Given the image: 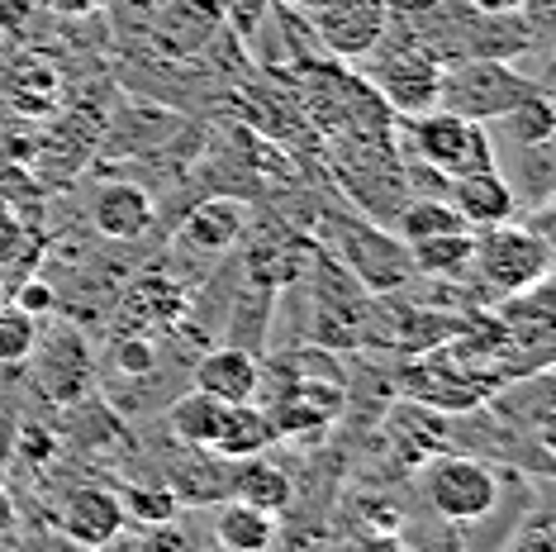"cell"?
<instances>
[{"instance_id": "1", "label": "cell", "mask_w": 556, "mask_h": 552, "mask_svg": "<svg viewBox=\"0 0 556 552\" xmlns=\"http://www.w3.org/2000/svg\"><path fill=\"white\" fill-rule=\"evenodd\" d=\"M533 91H538L533 81H523L500 58H485V53L442 62V77H438V105L476 124H495L504 110H514L518 100Z\"/></svg>"}, {"instance_id": "2", "label": "cell", "mask_w": 556, "mask_h": 552, "mask_svg": "<svg viewBox=\"0 0 556 552\" xmlns=\"http://www.w3.org/2000/svg\"><path fill=\"white\" fill-rule=\"evenodd\" d=\"M409 148L419 153L424 167L442 172L447 181L457 177H476V172H490L495 167V138H490L485 124L476 120H462L452 110H424L414 115L409 124Z\"/></svg>"}, {"instance_id": "3", "label": "cell", "mask_w": 556, "mask_h": 552, "mask_svg": "<svg viewBox=\"0 0 556 552\" xmlns=\"http://www.w3.org/2000/svg\"><path fill=\"white\" fill-rule=\"evenodd\" d=\"M471 267L485 276L490 291L504 296H523L533 286L547 281L552 272V248L547 238L533 229H518V224H495V229H476V253Z\"/></svg>"}, {"instance_id": "4", "label": "cell", "mask_w": 556, "mask_h": 552, "mask_svg": "<svg viewBox=\"0 0 556 552\" xmlns=\"http://www.w3.org/2000/svg\"><path fill=\"white\" fill-rule=\"evenodd\" d=\"M424 495L442 519L452 524H476L495 510L500 500V481L485 462H471V457H442L424 472Z\"/></svg>"}, {"instance_id": "5", "label": "cell", "mask_w": 556, "mask_h": 552, "mask_svg": "<svg viewBox=\"0 0 556 552\" xmlns=\"http://www.w3.org/2000/svg\"><path fill=\"white\" fill-rule=\"evenodd\" d=\"M386 0H324L314 10V29L338 58H366L386 39Z\"/></svg>"}, {"instance_id": "6", "label": "cell", "mask_w": 556, "mask_h": 552, "mask_svg": "<svg viewBox=\"0 0 556 552\" xmlns=\"http://www.w3.org/2000/svg\"><path fill=\"white\" fill-rule=\"evenodd\" d=\"M438 77H442V62L428 48H404V53L386 58L376 67V91L386 96L390 110L414 120L438 105Z\"/></svg>"}, {"instance_id": "7", "label": "cell", "mask_w": 556, "mask_h": 552, "mask_svg": "<svg viewBox=\"0 0 556 552\" xmlns=\"http://www.w3.org/2000/svg\"><path fill=\"white\" fill-rule=\"evenodd\" d=\"M124 519L129 514H124L119 495L100 491V486H81V491H72L62 500V534L81 548H110L119 538Z\"/></svg>"}, {"instance_id": "8", "label": "cell", "mask_w": 556, "mask_h": 552, "mask_svg": "<svg viewBox=\"0 0 556 552\" xmlns=\"http://www.w3.org/2000/svg\"><path fill=\"white\" fill-rule=\"evenodd\" d=\"M447 200H452V210L462 215L466 229H495V224H509L514 210H518L514 186L504 181L495 167L476 172V177H457Z\"/></svg>"}, {"instance_id": "9", "label": "cell", "mask_w": 556, "mask_h": 552, "mask_svg": "<svg viewBox=\"0 0 556 552\" xmlns=\"http://www.w3.org/2000/svg\"><path fill=\"white\" fill-rule=\"evenodd\" d=\"M257 362H252L243 348H214V353L200 357L195 367V391H205L219 405H248L257 396Z\"/></svg>"}, {"instance_id": "10", "label": "cell", "mask_w": 556, "mask_h": 552, "mask_svg": "<svg viewBox=\"0 0 556 552\" xmlns=\"http://www.w3.org/2000/svg\"><path fill=\"white\" fill-rule=\"evenodd\" d=\"M91 224L105 238H138L148 234L153 224V196L134 181H115V186H100L91 200Z\"/></svg>"}, {"instance_id": "11", "label": "cell", "mask_w": 556, "mask_h": 552, "mask_svg": "<svg viewBox=\"0 0 556 552\" xmlns=\"http://www.w3.org/2000/svg\"><path fill=\"white\" fill-rule=\"evenodd\" d=\"M281 429H276L271 414H262L257 405H224V419H219V438H214V453L229 457V462H243V457H257L262 448H271Z\"/></svg>"}, {"instance_id": "12", "label": "cell", "mask_w": 556, "mask_h": 552, "mask_svg": "<svg viewBox=\"0 0 556 552\" xmlns=\"http://www.w3.org/2000/svg\"><path fill=\"white\" fill-rule=\"evenodd\" d=\"M229 495L276 519V514L290 505L295 486H290V476H286L281 467H271V462L257 453V457H243V462H238V472L229 476Z\"/></svg>"}, {"instance_id": "13", "label": "cell", "mask_w": 556, "mask_h": 552, "mask_svg": "<svg viewBox=\"0 0 556 552\" xmlns=\"http://www.w3.org/2000/svg\"><path fill=\"white\" fill-rule=\"evenodd\" d=\"M214 538H219L224 552H267L276 538V519L229 495L214 514Z\"/></svg>"}, {"instance_id": "14", "label": "cell", "mask_w": 556, "mask_h": 552, "mask_svg": "<svg viewBox=\"0 0 556 552\" xmlns=\"http://www.w3.org/2000/svg\"><path fill=\"white\" fill-rule=\"evenodd\" d=\"M243 205L238 200H205L200 210L186 215V243L205 248V253H219V248H233L243 238Z\"/></svg>"}, {"instance_id": "15", "label": "cell", "mask_w": 556, "mask_h": 552, "mask_svg": "<svg viewBox=\"0 0 556 552\" xmlns=\"http://www.w3.org/2000/svg\"><path fill=\"white\" fill-rule=\"evenodd\" d=\"M471 253H476V229H452L424 238V243H409V262L424 276H462L471 267Z\"/></svg>"}, {"instance_id": "16", "label": "cell", "mask_w": 556, "mask_h": 552, "mask_svg": "<svg viewBox=\"0 0 556 552\" xmlns=\"http://www.w3.org/2000/svg\"><path fill=\"white\" fill-rule=\"evenodd\" d=\"M219 419H224V405L219 400H210L205 391L181 396L172 405V414H167L172 434L181 438V443H191V448H214V438H219Z\"/></svg>"}, {"instance_id": "17", "label": "cell", "mask_w": 556, "mask_h": 552, "mask_svg": "<svg viewBox=\"0 0 556 552\" xmlns=\"http://www.w3.org/2000/svg\"><path fill=\"white\" fill-rule=\"evenodd\" d=\"M495 124L514 138L518 148H542V143L552 138V129H556V115H552V100H547V91L523 96L514 110H504V115H500Z\"/></svg>"}, {"instance_id": "18", "label": "cell", "mask_w": 556, "mask_h": 552, "mask_svg": "<svg viewBox=\"0 0 556 552\" xmlns=\"http://www.w3.org/2000/svg\"><path fill=\"white\" fill-rule=\"evenodd\" d=\"M395 229L404 243H424V238H438V234H452V229H466L462 215L452 210V200H409L400 210Z\"/></svg>"}, {"instance_id": "19", "label": "cell", "mask_w": 556, "mask_h": 552, "mask_svg": "<svg viewBox=\"0 0 556 552\" xmlns=\"http://www.w3.org/2000/svg\"><path fill=\"white\" fill-rule=\"evenodd\" d=\"M34 338H39V329H34V315L20 305H0V367H15V362H24L34 353Z\"/></svg>"}, {"instance_id": "20", "label": "cell", "mask_w": 556, "mask_h": 552, "mask_svg": "<svg viewBox=\"0 0 556 552\" xmlns=\"http://www.w3.org/2000/svg\"><path fill=\"white\" fill-rule=\"evenodd\" d=\"M124 514H134L138 524H167L176 514V495L172 491H157V486H134L129 500H119Z\"/></svg>"}, {"instance_id": "21", "label": "cell", "mask_w": 556, "mask_h": 552, "mask_svg": "<svg viewBox=\"0 0 556 552\" xmlns=\"http://www.w3.org/2000/svg\"><path fill=\"white\" fill-rule=\"evenodd\" d=\"M509 552H556V538H552V524L547 519H538L533 529H523L514 538V548Z\"/></svg>"}, {"instance_id": "22", "label": "cell", "mask_w": 556, "mask_h": 552, "mask_svg": "<svg viewBox=\"0 0 556 552\" xmlns=\"http://www.w3.org/2000/svg\"><path fill=\"white\" fill-rule=\"evenodd\" d=\"M20 243H24V224L10 215L5 205H0V262H10L20 253Z\"/></svg>"}, {"instance_id": "23", "label": "cell", "mask_w": 556, "mask_h": 552, "mask_svg": "<svg viewBox=\"0 0 556 552\" xmlns=\"http://www.w3.org/2000/svg\"><path fill=\"white\" fill-rule=\"evenodd\" d=\"M471 10H480V15H514V10H523L528 0H466Z\"/></svg>"}, {"instance_id": "24", "label": "cell", "mask_w": 556, "mask_h": 552, "mask_svg": "<svg viewBox=\"0 0 556 552\" xmlns=\"http://www.w3.org/2000/svg\"><path fill=\"white\" fill-rule=\"evenodd\" d=\"M48 10H58V15H91L100 0H43Z\"/></svg>"}, {"instance_id": "25", "label": "cell", "mask_w": 556, "mask_h": 552, "mask_svg": "<svg viewBox=\"0 0 556 552\" xmlns=\"http://www.w3.org/2000/svg\"><path fill=\"white\" fill-rule=\"evenodd\" d=\"M348 552H404V548H400V538H362Z\"/></svg>"}, {"instance_id": "26", "label": "cell", "mask_w": 556, "mask_h": 552, "mask_svg": "<svg viewBox=\"0 0 556 552\" xmlns=\"http://www.w3.org/2000/svg\"><path fill=\"white\" fill-rule=\"evenodd\" d=\"M10 529H15V500L0 486V538H10Z\"/></svg>"}, {"instance_id": "27", "label": "cell", "mask_w": 556, "mask_h": 552, "mask_svg": "<svg viewBox=\"0 0 556 552\" xmlns=\"http://www.w3.org/2000/svg\"><path fill=\"white\" fill-rule=\"evenodd\" d=\"M295 5H309V10H319V5H324V0H295Z\"/></svg>"}]
</instances>
